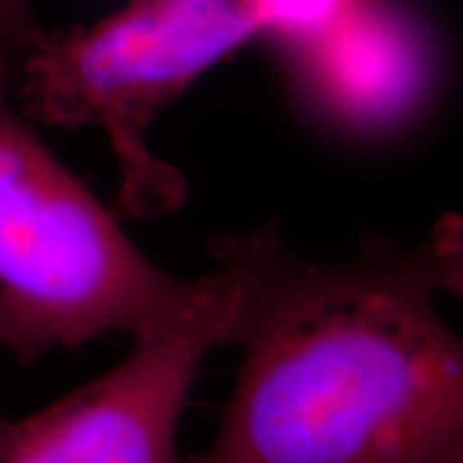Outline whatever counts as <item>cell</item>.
Segmentation results:
<instances>
[{"label": "cell", "mask_w": 463, "mask_h": 463, "mask_svg": "<svg viewBox=\"0 0 463 463\" xmlns=\"http://www.w3.org/2000/svg\"><path fill=\"white\" fill-rule=\"evenodd\" d=\"M241 373L215 439L181 463H444L463 449V217L419 245L305 262L275 228L219 236Z\"/></svg>", "instance_id": "1"}, {"label": "cell", "mask_w": 463, "mask_h": 463, "mask_svg": "<svg viewBox=\"0 0 463 463\" xmlns=\"http://www.w3.org/2000/svg\"><path fill=\"white\" fill-rule=\"evenodd\" d=\"M217 283L178 279L45 146L0 75V347L22 364L103 333L131 337L198 307Z\"/></svg>", "instance_id": "2"}, {"label": "cell", "mask_w": 463, "mask_h": 463, "mask_svg": "<svg viewBox=\"0 0 463 463\" xmlns=\"http://www.w3.org/2000/svg\"><path fill=\"white\" fill-rule=\"evenodd\" d=\"M258 34H270L262 0H129L90 26L45 33L11 92L33 125L106 131L118 206L133 217L161 215L181 204L187 184L150 150V125Z\"/></svg>", "instance_id": "3"}, {"label": "cell", "mask_w": 463, "mask_h": 463, "mask_svg": "<svg viewBox=\"0 0 463 463\" xmlns=\"http://www.w3.org/2000/svg\"><path fill=\"white\" fill-rule=\"evenodd\" d=\"M228 281L165 326L133 337L101 378L26 419H0V463H181L176 427L202 358L225 344Z\"/></svg>", "instance_id": "4"}, {"label": "cell", "mask_w": 463, "mask_h": 463, "mask_svg": "<svg viewBox=\"0 0 463 463\" xmlns=\"http://www.w3.org/2000/svg\"><path fill=\"white\" fill-rule=\"evenodd\" d=\"M298 45L309 95L354 127H384L416 114L436 84L433 54L408 22L373 0H354Z\"/></svg>", "instance_id": "5"}, {"label": "cell", "mask_w": 463, "mask_h": 463, "mask_svg": "<svg viewBox=\"0 0 463 463\" xmlns=\"http://www.w3.org/2000/svg\"><path fill=\"white\" fill-rule=\"evenodd\" d=\"M43 34L33 0H0V75L7 78L9 84Z\"/></svg>", "instance_id": "6"}, {"label": "cell", "mask_w": 463, "mask_h": 463, "mask_svg": "<svg viewBox=\"0 0 463 463\" xmlns=\"http://www.w3.org/2000/svg\"><path fill=\"white\" fill-rule=\"evenodd\" d=\"M444 463H463V449L457 450V453L453 457H449V459Z\"/></svg>", "instance_id": "7"}]
</instances>
